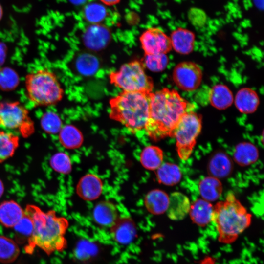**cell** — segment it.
Instances as JSON below:
<instances>
[{
    "instance_id": "6da1fadb",
    "label": "cell",
    "mask_w": 264,
    "mask_h": 264,
    "mask_svg": "<svg viewBox=\"0 0 264 264\" xmlns=\"http://www.w3.org/2000/svg\"><path fill=\"white\" fill-rule=\"evenodd\" d=\"M189 103L175 89L163 88L150 95L148 118L144 130L153 140L172 137L181 116L189 111Z\"/></svg>"
},
{
    "instance_id": "7a4b0ae2",
    "label": "cell",
    "mask_w": 264,
    "mask_h": 264,
    "mask_svg": "<svg viewBox=\"0 0 264 264\" xmlns=\"http://www.w3.org/2000/svg\"><path fill=\"white\" fill-rule=\"evenodd\" d=\"M25 213L33 223V233L27 240L25 251L30 254L36 247L47 255L62 251L66 246L65 234L68 226L67 220L56 215L54 210L44 212L34 205L26 206Z\"/></svg>"
},
{
    "instance_id": "3957f363",
    "label": "cell",
    "mask_w": 264,
    "mask_h": 264,
    "mask_svg": "<svg viewBox=\"0 0 264 264\" xmlns=\"http://www.w3.org/2000/svg\"><path fill=\"white\" fill-rule=\"evenodd\" d=\"M150 95L123 91L109 101L110 118L133 133L144 129L149 115Z\"/></svg>"
},
{
    "instance_id": "277c9868",
    "label": "cell",
    "mask_w": 264,
    "mask_h": 264,
    "mask_svg": "<svg viewBox=\"0 0 264 264\" xmlns=\"http://www.w3.org/2000/svg\"><path fill=\"white\" fill-rule=\"evenodd\" d=\"M212 221L216 225L219 241L231 243L246 229L251 222V215L232 193L225 200L214 206Z\"/></svg>"
},
{
    "instance_id": "5b68a950",
    "label": "cell",
    "mask_w": 264,
    "mask_h": 264,
    "mask_svg": "<svg viewBox=\"0 0 264 264\" xmlns=\"http://www.w3.org/2000/svg\"><path fill=\"white\" fill-rule=\"evenodd\" d=\"M25 88L29 100L38 106L55 105L64 93L56 75L47 68L38 69L27 74Z\"/></svg>"
},
{
    "instance_id": "8992f818",
    "label": "cell",
    "mask_w": 264,
    "mask_h": 264,
    "mask_svg": "<svg viewBox=\"0 0 264 264\" xmlns=\"http://www.w3.org/2000/svg\"><path fill=\"white\" fill-rule=\"evenodd\" d=\"M111 84L123 91L150 94L152 92V79L145 72L142 62L134 60L123 64L116 71L109 75Z\"/></svg>"
},
{
    "instance_id": "52a82bcc",
    "label": "cell",
    "mask_w": 264,
    "mask_h": 264,
    "mask_svg": "<svg viewBox=\"0 0 264 264\" xmlns=\"http://www.w3.org/2000/svg\"><path fill=\"white\" fill-rule=\"evenodd\" d=\"M202 128L200 115L192 111L184 113L178 120L173 134L176 140L179 157L186 160L191 155Z\"/></svg>"
},
{
    "instance_id": "ba28073f",
    "label": "cell",
    "mask_w": 264,
    "mask_h": 264,
    "mask_svg": "<svg viewBox=\"0 0 264 264\" xmlns=\"http://www.w3.org/2000/svg\"><path fill=\"white\" fill-rule=\"evenodd\" d=\"M0 126L18 132L23 137H28L34 131L28 110L17 101L0 100Z\"/></svg>"
},
{
    "instance_id": "9c48e42d",
    "label": "cell",
    "mask_w": 264,
    "mask_h": 264,
    "mask_svg": "<svg viewBox=\"0 0 264 264\" xmlns=\"http://www.w3.org/2000/svg\"><path fill=\"white\" fill-rule=\"evenodd\" d=\"M202 71L196 63L190 61L177 64L173 72L176 85L181 90L191 91L196 90L200 85Z\"/></svg>"
},
{
    "instance_id": "30bf717a",
    "label": "cell",
    "mask_w": 264,
    "mask_h": 264,
    "mask_svg": "<svg viewBox=\"0 0 264 264\" xmlns=\"http://www.w3.org/2000/svg\"><path fill=\"white\" fill-rule=\"evenodd\" d=\"M139 41L145 54H166L172 49L170 37L157 27L147 28Z\"/></svg>"
},
{
    "instance_id": "8fae6325",
    "label": "cell",
    "mask_w": 264,
    "mask_h": 264,
    "mask_svg": "<svg viewBox=\"0 0 264 264\" xmlns=\"http://www.w3.org/2000/svg\"><path fill=\"white\" fill-rule=\"evenodd\" d=\"M110 29L101 24H91L85 30L83 41L88 49L97 51L107 46L111 39Z\"/></svg>"
},
{
    "instance_id": "7c38bea8",
    "label": "cell",
    "mask_w": 264,
    "mask_h": 264,
    "mask_svg": "<svg viewBox=\"0 0 264 264\" xmlns=\"http://www.w3.org/2000/svg\"><path fill=\"white\" fill-rule=\"evenodd\" d=\"M103 190V183L101 179L93 174L83 176L76 186V193L86 200H93L98 198Z\"/></svg>"
},
{
    "instance_id": "4fadbf2b",
    "label": "cell",
    "mask_w": 264,
    "mask_h": 264,
    "mask_svg": "<svg viewBox=\"0 0 264 264\" xmlns=\"http://www.w3.org/2000/svg\"><path fill=\"white\" fill-rule=\"evenodd\" d=\"M110 233L113 240L121 244L130 243L136 235L135 223L128 217L118 218L110 227Z\"/></svg>"
},
{
    "instance_id": "5bb4252c",
    "label": "cell",
    "mask_w": 264,
    "mask_h": 264,
    "mask_svg": "<svg viewBox=\"0 0 264 264\" xmlns=\"http://www.w3.org/2000/svg\"><path fill=\"white\" fill-rule=\"evenodd\" d=\"M92 216L97 224L106 228H110L118 218L116 207L108 200L102 201L96 205Z\"/></svg>"
},
{
    "instance_id": "9a60e30c",
    "label": "cell",
    "mask_w": 264,
    "mask_h": 264,
    "mask_svg": "<svg viewBox=\"0 0 264 264\" xmlns=\"http://www.w3.org/2000/svg\"><path fill=\"white\" fill-rule=\"evenodd\" d=\"M190 202L184 194L175 192L169 197V202L166 213L168 217L174 220L183 219L189 214Z\"/></svg>"
},
{
    "instance_id": "2e32d148",
    "label": "cell",
    "mask_w": 264,
    "mask_h": 264,
    "mask_svg": "<svg viewBox=\"0 0 264 264\" xmlns=\"http://www.w3.org/2000/svg\"><path fill=\"white\" fill-rule=\"evenodd\" d=\"M214 206L203 199H198L190 205L189 214L192 221L200 226L212 221Z\"/></svg>"
},
{
    "instance_id": "e0dca14e",
    "label": "cell",
    "mask_w": 264,
    "mask_h": 264,
    "mask_svg": "<svg viewBox=\"0 0 264 264\" xmlns=\"http://www.w3.org/2000/svg\"><path fill=\"white\" fill-rule=\"evenodd\" d=\"M232 169L231 159L223 152H218L214 154L208 164V171L210 176L218 179L228 176Z\"/></svg>"
},
{
    "instance_id": "ac0fdd59",
    "label": "cell",
    "mask_w": 264,
    "mask_h": 264,
    "mask_svg": "<svg viewBox=\"0 0 264 264\" xmlns=\"http://www.w3.org/2000/svg\"><path fill=\"white\" fill-rule=\"evenodd\" d=\"M170 39L172 48L176 52L187 54L193 51L195 36L190 30L178 28L171 33Z\"/></svg>"
},
{
    "instance_id": "d6986e66",
    "label": "cell",
    "mask_w": 264,
    "mask_h": 264,
    "mask_svg": "<svg viewBox=\"0 0 264 264\" xmlns=\"http://www.w3.org/2000/svg\"><path fill=\"white\" fill-rule=\"evenodd\" d=\"M25 215V211L14 200L4 201L0 204V223L6 228H13Z\"/></svg>"
},
{
    "instance_id": "ffe728a7",
    "label": "cell",
    "mask_w": 264,
    "mask_h": 264,
    "mask_svg": "<svg viewBox=\"0 0 264 264\" xmlns=\"http://www.w3.org/2000/svg\"><path fill=\"white\" fill-rule=\"evenodd\" d=\"M235 104L238 110L243 113H251L255 111L259 104L257 93L250 88H242L237 93Z\"/></svg>"
},
{
    "instance_id": "44dd1931",
    "label": "cell",
    "mask_w": 264,
    "mask_h": 264,
    "mask_svg": "<svg viewBox=\"0 0 264 264\" xmlns=\"http://www.w3.org/2000/svg\"><path fill=\"white\" fill-rule=\"evenodd\" d=\"M169 202V197L164 191L154 189L146 196L144 204L147 210L154 215H160L166 212Z\"/></svg>"
},
{
    "instance_id": "7402d4cb",
    "label": "cell",
    "mask_w": 264,
    "mask_h": 264,
    "mask_svg": "<svg viewBox=\"0 0 264 264\" xmlns=\"http://www.w3.org/2000/svg\"><path fill=\"white\" fill-rule=\"evenodd\" d=\"M259 157L257 148L250 142L237 145L233 154L234 161L241 166H246L255 162Z\"/></svg>"
},
{
    "instance_id": "603a6c76",
    "label": "cell",
    "mask_w": 264,
    "mask_h": 264,
    "mask_svg": "<svg viewBox=\"0 0 264 264\" xmlns=\"http://www.w3.org/2000/svg\"><path fill=\"white\" fill-rule=\"evenodd\" d=\"M211 104L219 110H224L230 107L234 100L230 89L225 85L219 84L213 86L209 92Z\"/></svg>"
},
{
    "instance_id": "cb8c5ba5",
    "label": "cell",
    "mask_w": 264,
    "mask_h": 264,
    "mask_svg": "<svg viewBox=\"0 0 264 264\" xmlns=\"http://www.w3.org/2000/svg\"><path fill=\"white\" fill-rule=\"evenodd\" d=\"M199 191L202 199L210 202L220 197L222 185L219 179L212 176H207L200 181Z\"/></svg>"
},
{
    "instance_id": "d4e9b609",
    "label": "cell",
    "mask_w": 264,
    "mask_h": 264,
    "mask_svg": "<svg viewBox=\"0 0 264 264\" xmlns=\"http://www.w3.org/2000/svg\"><path fill=\"white\" fill-rule=\"evenodd\" d=\"M156 175L159 183L167 186H173L180 181L182 173L177 165L165 162L162 163L156 170Z\"/></svg>"
},
{
    "instance_id": "484cf974",
    "label": "cell",
    "mask_w": 264,
    "mask_h": 264,
    "mask_svg": "<svg viewBox=\"0 0 264 264\" xmlns=\"http://www.w3.org/2000/svg\"><path fill=\"white\" fill-rule=\"evenodd\" d=\"M163 159V151L154 145L146 146L140 155L141 164L149 170H156L162 163Z\"/></svg>"
},
{
    "instance_id": "4316f807",
    "label": "cell",
    "mask_w": 264,
    "mask_h": 264,
    "mask_svg": "<svg viewBox=\"0 0 264 264\" xmlns=\"http://www.w3.org/2000/svg\"><path fill=\"white\" fill-rule=\"evenodd\" d=\"M59 132L60 142L66 148H78L83 142L84 139L82 132L73 125H66L62 127Z\"/></svg>"
},
{
    "instance_id": "83f0119b",
    "label": "cell",
    "mask_w": 264,
    "mask_h": 264,
    "mask_svg": "<svg viewBox=\"0 0 264 264\" xmlns=\"http://www.w3.org/2000/svg\"><path fill=\"white\" fill-rule=\"evenodd\" d=\"M19 143L18 135L12 132L0 130V163L13 155Z\"/></svg>"
},
{
    "instance_id": "f1b7e54d",
    "label": "cell",
    "mask_w": 264,
    "mask_h": 264,
    "mask_svg": "<svg viewBox=\"0 0 264 264\" xmlns=\"http://www.w3.org/2000/svg\"><path fill=\"white\" fill-rule=\"evenodd\" d=\"M20 249L11 238L0 235V262L4 264L14 262L18 257Z\"/></svg>"
},
{
    "instance_id": "f546056e",
    "label": "cell",
    "mask_w": 264,
    "mask_h": 264,
    "mask_svg": "<svg viewBox=\"0 0 264 264\" xmlns=\"http://www.w3.org/2000/svg\"><path fill=\"white\" fill-rule=\"evenodd\" d=\"M76 67L77 71L86 76L94 74L99 67V62L94 55L84 53L81 54L76 61Z\"/></svg>"
},
{
    "instance_id": "4dcf8cb0",
    "label": "cell",
    "mask_w": 264,
    "mask_h": 264,
    "mask_svg": "<svg viewBox=\"0 0 264 264\" xmlns=\"http://www.w3.org/2000/svg\"><path fill=\"white\" fill-rule=\"evenodd\" d=\"M83 15L88 22L91 24H100L107 17L108 11L103 4L92 2L86 5Z\"/></svg>"
},
{
    "instance_id": "1f68e13d",
    "label": "cell",
    "mask_w": 264,
    "mask_h": 264,
    "mask_svg": "<svg viewBox=\"0 0 264 264\" xmlns=\"http://www.w3.org/2000/svg\"><path fill=\"white\" fill-rule=\"evenodd\" d=\"M168 61L166 54H145L141 62L144 66L149 70L154 72H159L166 68Z\"/></svg>"
},
{
    "instance_id": "d6a6232c",
    "label": "cell",
    "mask_w": 264,
    "mask_h": 264,
    "mask_svg": "<svg viewBox=\"0 0 264 264\" xmlns=\"http://www.w3.org/2000/svg\"><path fill=\"white\" fill-rule=\"evenodd\" d=\"M50 165L55 171L63 174H68L71 171L72 165L69 156L65 153L59 152L52 156Z\"/></svg>"
},
{
    "instance_id": "836d02e7",
    "label": "cell",
    "mask_w": 264,
    "mask_h": 264,
    "mask_svg": "<svg viewBox=\"0 0 264 264\" xmlns=\"http://www.w3.org/2000/svg\"><path fill=\"white\" fill-rule=\"evenodd\" d=\"M13 228L17 236L22 240L26 239L27 241L33 233V223L31 219L25 213Z\"/></svg>"
},
{
    "instance_id": "e575fe53",
    "label": "cell",
    "mask_w": 264,
    "mask_h": 264,
    "mask_svg": "<svg viewBox=\"0 0 264 264\" xmlns=\"http://www.w3.org/2000/svg\"><path fill=\"white\" fill-rule=\"evenodd\" d=\"M41 126L46 132L55 134L60 132L62 127V123L58 115L54 113H48L42 119Z\"/></svg>"
},
{
    "instance_id": "d590c367",
    "label": "cell",
    "mask_w": 264,
    "mask_h": 264,
    "mask_svg": "<svg viewBox=\"0 0 264 264\" xmlns=\"http://www.w3.org/2000/svg\"><path fill=\"white\" fill-rule=\"evenodd\" d=\"M104 5L113 6L117 4L121 0H99Z\"/></svg>"
},
{
    "instance_id": "8d00e7d4",
    "label": "cell",
    "mask_w": 264,
    "mask_h": 264,
    "mask_svg": "<svg viewBox=\"0 0 264 264\" xmlns=\"http://www.w3.org/2000/svg\"><path fill=\"white\" fill-rule=\"evenodd\" d=\"M215 259L210 256L205 258L200 263V264H215Z\"/></svg>"
},
{
    "instance_id": "74e56055",
    "label": "cell",
    "mask_w": 264,
    "mask_h": 264,
    "mask_svg": "<svg viewBox=\"0 0 264 264\" xmlns=\"http://www.w3.org/2000/svg\"><path fill=\"white\" fill-rule=\"evenodd\" d=\"M4 191V186L2 182L0 179V198L2 196Z\"/></svg>"
},
{
    "instance_id": "f35d334b",
    "label": "cell",
    "mask_w": 264,
    "mask_h": 264,
    "mask_svg": "<svg viewBox=\"0 0 264 264\" xmlns=\"http://www.w3.org/2000/svg\"><path fill=\"white\" fill-rule=\"evenodd\" d=\"M3 15V10L2 5L0 3V21L1 20Z\"/></svg>"
},
{
    "instance_id": "ab89813d",
    "label": "cell",
    "mask_w": 264,
    "mask_h": 264,
    "mask_svg": "<svg viewBox=\"0 0 264 264\" xmlns=\"http://www.w3.org/2000/svg\"><path fill=\"white\" fill-rule=\"evenodd\" d=\"M73 1H74L76 3H82V2H83V1H84L85 0H73Z\"/></svg>"
}]
</instances>
